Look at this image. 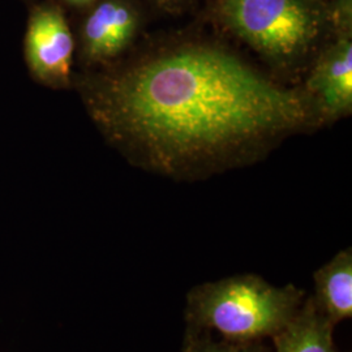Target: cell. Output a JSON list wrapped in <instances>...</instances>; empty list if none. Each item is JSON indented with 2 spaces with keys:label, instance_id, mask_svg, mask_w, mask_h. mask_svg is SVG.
<instances>
[{
  "label": "cell",
  "instance_id": "obj_1",
  "mask_svg": "<svg viewBox=\"0 0 352 352\" xmlns=\"http://www.w3.org/2000/svg\"><path fill=\"white\" fill-rule=\"evenodd\" d=\"M91 122L131 164L195 180L263 160L321 126L287 87L209 38H173L80 77Z\"/></svg>",
  "mask_w": 352,
  "mask_h": 352
},
{
  "label": "cell",
  "instance_id": "obj_2",
  "mask_svg": "<svg viewBox=\"0 0 352 352\" xmlns=\"http://www.w3.org/2000/svg\"><path fill=\"white\" fill-rule=\"evenodd\" d=\"M212 14L282 75L308 69L333 36L325 0H214Z\"/></svg>",
  "mask_w": 352,
  "mask_h": 352
},
{
  "label": "cell",
  "instance_id": "obj_3",
  "mask_svg": "<svg viewBox=\"0 0 352 352\" xmlns=\"http://www.w3.org/2000/svg\"><path fill=\"white\" fill-rule=\"evenodd\" d=\"M302 299L304 292L294 285L278 287L258 276L241 274L190 289L186 317L189 329L215 331L223 340L260 342L286 327Z\"/></svg>",
  "mask_w": 352,
  "mask_h": 352
},
{
  "label": "cell",
  "instance_id": "obj_4",
  "mask_svg": "<svg viewBox=\"0 0 352 352\" xmlns=\"http://www.w3.org/2000/svg\"><path fill=\"white\" fill-rule=\"evenodd\" d=\"M76 39L63 6L56 0L34 3L28 14L24 55L32 77L51 89L72 84Z\"/></svg>",
  "mask_w": 352,
  "mask_h": 352
},
{
  "label": "cell",
  "instance_id": "obj_5",
  "mask_svg": "<svg viewBox=\"0 0 352 352\" xmlns=\"http://www.w3.org/2000/svg\"><path fill=\"white\" fill-rule=\"evenodd\" d=\"M87 11L78 36L81 62L97 69L122 60L142 26L135 1L98 0Z\"/></svg>",
  "mask_w": 352,
  "mask_h": 352
},
{
  "label": "cell",
  "instance_id": "obj_6",
  "mask_svg": "<svg viewBox=\"0 0 352 352\" xmlns=\"http://www.w3.org/2000/svg\"><path fill=\"white\" fill-rule=\"evenodd\" d=\"M304 91L321 126L352 111V34H336L318 50L308 68Z\"/></svg>",
  "mask_w": 352,
  "mask_h": 352
},
{
  "label": "cell",
  "instance_id": "obj_7",
  "mask_svg": "<svg viewBox=\"0 0 352 352\" xmlns=\"http://www.w3.org/2000/svg\"><path fill=\"white\" fill-rule=\"evenodd\" d=\"M315 300L334 324L352 316V250L338 252L315 273Z\"/></svg>",
  "mask_w": 352,
  "mask_h": 352
},
{
  "label": "cell",
  "instance_id": "obj_8",
  "mask_svg": "<svg viewBox=\"0 0 352 352\" xmlns=\"http://www.w3.org/2000/svg\"><path fill=\"white\" fill-rule=\"evenodd\" d=\"M334 327L314 298H308L289 324L273 337L276 352H337Z\"/></svg>",
  "mask_w": 352,
  "mask_h": 352
},
{
  "label": "cell",
  "instance_id": "obj_9",
  "mask_svg": "<svg viewBox=\"0 0 352 352\" xmlns=\"http://www.w3.org/2000/svg\"><path fill=\"white\" fill-rule=\"evenodd\" d=\"M184 352H267L260 342H235L214 340L209 331L188 329L184 340Z\"/></svg>",
  "mask_w": 352,
  "mask_h": 352
},
{
  "label": "cell",
  "instance_id": "obj_10",
  "mask_svg": "<svg viewBox=\"0 0 352 352\" xmlns=\"http://www.w3.org/2000/svg\"><path fill=\"white\" fill-rule=\"evenodd\" d=\"M151 3L161 11L167 13H180L186 11L197 0H151Z\"/></svg>",
  "mask_w": 352,
  "mask_h": 352
},
{
  "label": "cell",
  "instance_id": "obj_11",
  "mask_svg": "<svg viewBox=\"0 0 352 352\" xmlns=\"http://www.w3.org/2000/svg\"><path fill=\"white\" fill-rule=\"evenodd\" d=\"M56 1L62 6L64 4L77 10H88L89 7H91L98 0H56Z\"/></svg>",
  "mask_w": 352,
  "mask_h": 352
},
{
  "label": "cell",
  "instance_id": "obj_12",
  "mask_svg": "<svg viewBox=\"0 0 352 352\" xmlns=\"http://www.w3.org/2000/svg\"><path fill=\"white\" fill-rule=\"evenodd\" d=\"M327 3H331V1H336V0H325Z\"/></svg>",
  "mask_w": 352,
  "mask_h": 352
}]
</instances>
